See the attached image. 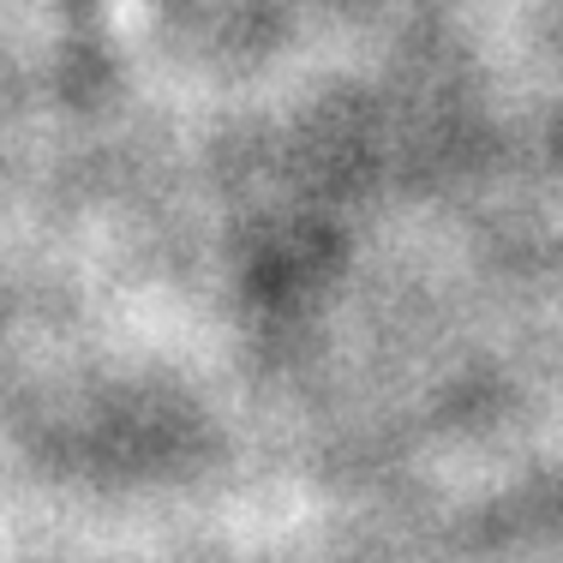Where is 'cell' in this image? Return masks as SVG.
Wrapping results in <instances>:
<instances>
[{
	"instance_id": "6da1fadb",
	"label": "cell",
	"mask_w": 563,
	"mask_h": 563,
	"mask_svg": "<svg viewBox=\"0 0 563 563\" xmlns=\"http://www.w3.org/2000/svg\"><path fill=\"white\" fill-rule=\"evenodd\" d=\"M139 12H144V0H114V19H120V24H132Z\"/></svg>"
}]
</instances>
